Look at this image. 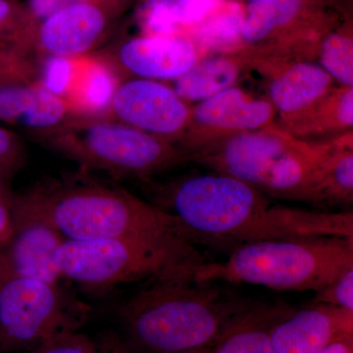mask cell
Listing matches in <instances>:
<instances>
[{
    "label": "cell",
    "instance_id": "484cf974",
    "mask_svg": "<svg viewBox=\"0 0 353 353\" xmlns=\"http://www.w3.org/2000/svg\"><path fill=\"white\" fill-rule=\"evenodd\" d=\"M77 58L44 57L39 85L50 94L66 99L75 79Z\"/></svg>",
    "mask_w": 353,
    "mask_h": 353
},
{
    "label": "cell",
    "instance_id": "4316f807",
    "mask_svg": "<svg viewBox=\"0 0 353 353\" xmlns=\"http://www.w3.org/2000/svg\"><path fill=\"white\" fill-rule=\"evenodd\" d=\"M25 158L26 148L20 137L0 126V180L10 182L24 165Z\"/></svg>",
    "mask_w": 353,
    "mask_h": 353
},
{
    "label": "cell",
    "instance_id": "d6986e66",
    "mask_svg": "<svg viewBox=\"0 0 353 353\" xmlns=\"http://www.w3.org/2000/svg\"><path fill=\"white\" fill-rule=\"evenodd\" d=\"M246 62L245 52L206 58L176 79L173 90L185 102L204 101L233 87Z\"/></svg>",
    "mask_w": 353,
    "mask_h": 353
},
{
    "label": "cell",
    "instance_id": "1f68e13d",
    "mask_svg": "<svg viewBox=\"0 0 353 353\" xmlns=\"http://www.w3.org/2000/svg\"><path fill=\"white\" fill-rule=\"evenodd\" d=\"M83 0H29L30 13L41 21L50 17L60 9Z\"/></svg>",
    "mask_w": 353,
    "mask_h": 353
},
{
    "label": "cell",
    "instance_id": "f546056e",
    "mask_svg": "<svg viewBox=\"0 0 353 353\" xmlns=\"http://www.w3.org/2000/svg\"><path fill=\"white\" fill-rule=\"evenodd\" d=\"M143 27L150 37H176L179 24L173 11L164 6H146Z\"/></svg>",
    "mask_w": 353,
    "mask_h": 353
},
{
    "label": "cell",
    "instance_id": "d4e9b609",
    "mask_svg": "<svg viewBox=\"0 0 353 353\" xmlns=\"http://www.w3.org/2000/svg\"><path fill=\"white\" fill-rule=\"evenodd\" d=\"M320 66L333 80L345 87L353 85V39L347 34H332L323 41Z\"/></svg>",
    "mask_w": 353,
    "mask_h": 353
},
{
    "label": "cell",
    "instance_id": "2e32d148",
    "mask_svg": "<svg viewBox=\"0 0 353 353\" xmlns=\"http://www.w3.org/2000/svg\"><path fill=\"white\" fill-rule=\"evenodd\" d=\"M72 117L67 101L50 94L39 83L0 85V123L38 132L43 139Z\"/></svg>",
    "mask_w": 353,
    "mask_h": 353
},
{
    "label": "cell",
    "instance_id": "e0dca14e",
    "mask_svg": "<svg viewBox=\"0 0 353 353\" xmlns=\"http://www.w3.org/2000/svg\"><path fill=\"white\" fill-rule=\"evenodd\" d=\"M278 70L269 83V97L289 128L334 88L333 78L318 64L294 62Z\"/></svg>",
    "mask_w": 353,
    "mask_h": 353
},
{
    "label": "cell",
    "instance_id": "ba28073f",
    "mask_svg": "<svg viewBox=\"0 0 353 353\" xmlns=\"http://www.w3.org/2000/svg\"><path fill=\"white\" fill-rule=\"evenodd\" d=\"M90 312V306L64 285L0 277V353L32 352L80 331Z\"/></svg>",
    "mask_w": 353,
    "mask_h": 353
},
{
    "label": "cell",
    "instance_id": "3957f363",
    "mask_svg": "<svg viewBox=\"0 0 353 353\" xmlns=\"http://www.w3.org/2000/svg\"><path fill=\"white\" fill-rule=\"evenodd\" d=\"M252 301L218 282L169 278L145 283L115 313L139 353H196Z\"/></svg>",
    "mask_w": 353,
    "mask_h": 353
},
{
    "label": "cell",
    "instance_id": "7c38bea8",
    "mask_svg": "<svg viewBox=\"0 0 353 353\" xmlns=\"http://www.w3.org/2000/svg\"><path fill=\"white\" fill-rule=\"evenodd\" d=\"M353 334V311L310 303L292 311L272 331L273 353H318Z\"/></svg>",
    "mask_w": 353,
    "mask_h": 353
},
{
    "label": "cell",
    "instance_id": "d6a6232c",
    "mask_svg": "<svg viewBox=\"0 0 353 353\" xmlns=\"http://www.w3.org/2000/svg\"><path fill=\"white\" fill-rule=\"evenodd\" d=\"M318 353H353V334L330 343Z\"/></svg>",
    "mask_w": 353,
    "mask_h": 353
},
{
    "label": "cell",
    "instance_id": "f1b7e54d",
    "mask_svg": "<svg viewBox=\"0 0 353 353\" xmlns=\"http://www.w3.org/2000/svg\"><path fill=\"white\" fill-rule=\"evenodd\" d=\"M25 29V15L12 0H0V50L17 43Z\"/></svg>",
    "mask_w": 353,
    "mask_h": 353
},
{
    "label": "cell",
    "instance_id": "9c48e42d",
    "mask_svg": "<svg viewBox=\"0 0 353 353\" xmlns=\"http://www.w3.org/2000/svg\"><path fill=\"white\" fill-rule=\"evenodd\" d=\"M275 113L270 101L253 99L233 85L199 102L190 110L189 125L179 148L190 158L228 137L270 127Z\"/></svg>",
    "mask_w": 353,
    "mask_h": 353
},
{
    "label": "cell",
    "instance_id": "ffe728a7",
    "mask_svg": "<svg viewBox=\"0 0 353 353\" xmlns=\"http://www.w3.org/2000/svg\"><path fill=\"white\" fill-rule=\"evenodd\" d=\"M352 141H334L320 164L316 180L318 203L352 204L353 201V152Z\"/></svg>",
    "mask_w": 353,
    "mask_h": 353
},
{
    "label": "cell",
    "instance_id": "5bb4252c",
    "mask_svg": "<svg viewBox=\"0 0 353 353\" xmlns=\"http://www.w3.org/2000/svg\"><path fill=\"white\" fill-rule=\"evenodd\" d=\"M196 46L179 37H141L128 39L116 54L121 68L137 78L176 80L199 59Z\"/></svg>",
    "mask_w": 353,
    "mask_h": 353
},
{
    "label": "cell",
    "instance_id": "9a60e30c",
    "mask_svg": "<svg viewBox=\"0 0 353 353\" xmlns=\"http://www.w3.org/2000/svg\"><path fill=\"white\" fill-rule=\"evenodd\" d=\"M294 310L284 303L252 301L230 317L214 339L196 353H273L272 331Z\"/></svg>",
    "mask_w": 353,
    "mask_h": 353
},
{
    "label": "cell",
    "instance_id": "277c9868",
    "mask_svg": "<svg viewBox=\"0 0 353 353\" xmlns=\"http://www.w3.org/2000/svg\"><path fill=\"white\" fill-rule=\"evenodd\" d=\"M334 143H310L270 126L228 137L190 160L266 196L318 204V168Z\"/></svg>",
    "mask_w": 353,
    "mask_h": 353
},
{
    "label": "cell",
    "instance_id": "4fadbf2b",
    "mask_svg": "<svg viewBox=\"0 0 353 353\" xmlns=\"http://www.w3.org/2000/svg\"><path fill=\"white\" fill-rule=\"evenodd\" d=\"M108 27L105 11L83 0L60 9L44 19L37 34V48L43 57L78 58L94 48Z\"/></svg>",
    "mask_w": 353,
    "mask_h": 353
},
{
    "label": "cell",
    "instance_id": "83f0119b",
    "mask_svg": "<svg viewBox=\"0 0 353 353\" xmlns=\"http://www.w3.org/2000/svg\"><path fill=\"white\" fill-rule=\"evenodd\" d=\"M311 303L324 304L353 311V268L315 292Z\"/></svg>",
    "mask_w": 353,
    "mask_h": 353
},
{
    "label": "cell",
    "instance_id": "836d02e7",
    "mask_svg": "<svg viewBox=\"0 0 353 353\" xmlns=\"http://www.w3.org/2000/svg\"><path fill=\"white\" fill-rule=\"evenodd\" d=\"M185 0H146V6H155V4H159V6H164L168 7L173 11L174 15L178 12L179 8L182 6Z\"/></svg>",
    "mask_w": 353,
    "mask_h": 353
},
{
    "label": "cell",
    "instance_id": "4dcf8cb0",
    "mask_svg": "<svg viewBox=\"0 0 353 353\" xmlns=\"http://www.w3.org/2000/svg\"><path fill=\"white\" fill-rule=\"evenodd\" d=\"M15 194L9 182L0 180V241L10 234L14 224Z\"/></svg>",
    "mask_w": 353,
    "mask_h": 353
},
{
    "label": "cell",
    "instance_id": "44dd1931",
    "mask_svg": "<svg viewBox=\"0 0 353 353\" xmlns=\"http://www.w3.org/2000/svg\"><path fill=\"white\" fill-rule=\"evenodd\" d=\"M353 126L352 87L334 88L314 108L290 128L296 138L347 131Z\"/></svg>",
    "mask_w": 353,
    "mask_h": 353
},
{
    "label": "cell",
    "instance_id": "6da1fadb",
    "mask_svg": "<svg viewBox=\"0 0 353 353\" xmlns=\"http://www.w3.org/2000/svg\"><path fill=\"white\" fill-rule=\"evenodd\" d=\"M157 208L176 216L204 243L353 238V213L322 212L275 203L222 174L185 176L165 188Z\"/></svg>",
    "mask_w": 353,
    "mask_h": 353
},
{
    "label": "cell",
    "instance_id": "7a4b0ae2",
    "mask_svg": "<svg viewBox=\"0 0 353 353\" xmlns=\"http://www.w3.org/2000/svg\"><path fill=\"white\" fill-rule=\"evenodd\" d=\"M14 218L46 223L68 241L175 238L204 243L176 216L87 175L48 181L15 194Z\"/></svg>",
    "mask_w": 353,
    "mask_h": 353
},
{
    "label": "cell",
    "instance_id": "ac0fdd59",
    "mask_svg": "<svg viewBox=\"0 0 353 353\" xmlns=\"http://www.w3.org/2000/svg\"><path fill=\"white\" fill-rule=\"evenodd\" d=\"M119 85L115 70L108 62L78 57L75 79L65 101L77 117H101L108 114Z\"/></svg>",
    "mask_w": 353,
    "mask_h": 353
},
{
    "label": "cell",
    "instance_id": "5b68a950",
    "mask_svg": "<svg viewBox=\"0 0 353 353\" xmlns=\"http://www.w3.org/2000/svg\"><path fill=\"white\" fill-rule=\"evenodd\" d=\"M353 268V238H316L243 243L222 261L199 265L197 281L319 292Z\"/></svg>",
    "mask_w": 353,
    "mask_h": 353
},
{
    "label": "cell",
    "instance_id": "8992f818",
    "mask_svg": "<svg viewBox=\"0 0 353 353\" xmlns=\"http://www.w3.org/2000/svg\"><path fill=\"white\" fill-rule=\"evenodd\" d=\"M208 257L192 241L175 238L68 241L57 253L65 281L88 292L161 279L194 277Z\"/></svg>",
    "mask_w": 353,
    "mask_h": 353
},
{
    "label": "cell",
    "instance_id": "8fae6325",
    "mask_svg": "<svg viewBox=\"0 0 353 353\" xmlns=\"http://www.w3.org/2000/svg\"><path fill=\"white\" fill-rule=\"evenodd\" d=\"M64 241V236L46 223L14 218L12 231L0 241V277L62 285L65 280L57 253Z\"/></svg>",
    "mask_w": 353,
    "mask_h": 353
},
{
    "label": "cell",
    "instance_id": "7402d4cb",
    "mask_svg": "<svg viewBox=\"0 0 353 353\" xmlns=\"http://www.w3.org/2000/svg\"><path fill=\"white\" fill-rule=\"evenodd\" d=\"M218 7L197 24L196 43L204 50L236 53L243 41L245 14L236 3Z\"/></svg>",
    "mask_w": 353,
    "mask_h": 353
},
{
    "label": "cell",
    "instance_id": "30bf717a",
    "mask_svg": "<svg viewBox=\"0 0 353 353\" xmlns=\"http://www.w3.org/2000/svg\"><path fill=\"white\" fill-rule=\"evenodd\" d=\"M108 114L113 120L175 145L189 125L190 109L173 88L137 78L118 85Z\"/></svg>",
    "mask_w": 353,
    "mask_h": 353
},
{
    "label": "cell",
    "instance_id": "603a6c76",
    "mask_svg": "<svg viewBox=\"0 0 353 353\" xmlns=\"http://www.w3.org/2000/svg\"><path fill=\"white\" fill-rule=\"evenodd\" d=\"M301 6V0H252L243 24V41H263L272 32L294 19Z\"/></svg>",
    "mask_w": 353,
    "mask_h": 353
},
{
    "label": "cell",
    "instance_id": "cb8c5ba5",
    "mask_svg": "<svg viewBox=\"0 0 353 353\" xmlns=\"http://www.w3.org/2000/svg\"><path fill=\"white\" fill-rule=\"evenodd\" d=\"M25 353H139L117 331L71 332Z\"/></svg>",
    "mask_w": 353,
    "mask_h": 353
},
{
    "label": "cell",
    "instance_id": "52a82bcc",
    "mask_svg": "<svg viewBox=\"0 0 353 353\" xmlns=\"http://www.w3.org/2000/svg\"><path fill=\"white\" fill-rule=\"evenodd\" d=\"M74 117L43 141L83 170L146 179L190 160L178 145L124 123Z\"/></svg>",
    "mask_w": 353,
    "mask_h": 353
}]
</instances>
